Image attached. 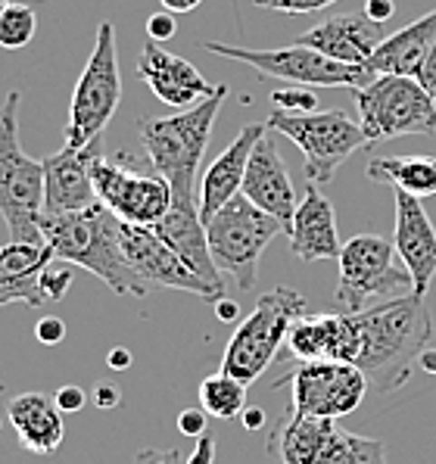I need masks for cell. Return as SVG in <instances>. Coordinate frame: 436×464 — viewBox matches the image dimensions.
<instances>
[{"mask_svg": "<svg viewBox=\"0 0 436 464\" xmlns=\"http://www.w3.org/2000/svg\"><path fill=\"white\" fill-rule=\"evenodd\" d=\"M362 334V353L355 365L368 377V390H399L418 368L421 355L431 349L433 318L424 296H396L374 309L355 312Z\"/></svg>", "mask_w": 436, "mask_h": 464, "instance_id": "cell-1", "label": "cell"}, {"mask_svg": "<svg viewBox=\"0 0 436 464\" xmlns=\"http://www.w3.org/2000/svg\"><path fill=\"white\" fill-rule=\"evenodd\" d=\"M41 234L56 259L91 271L116 296L144 299L150 294V284L128 266L121 253V218L112 216L103 203L66 216H44Z\"/></svg>", "mask_w": 436, "mask_h": 464, "instance_id": "cell-2", "label": "cell"}, {"mask_svg": "<svg viewBox=\"0 0 436 464\" xmlns=\"http://www.w3.org/2000/svg\"><path fill=\"white\" fill-rule=\"evenodd\" d=\"M228 84H216V94L199 100L190 110L169 119L140 116L138 134L147 147L150 166L171 184V199H197V171L212 138L221 103L228 100Z\"/></svg>", "mask_w": 436, "mask_h": 464, "instance_id": "cell-3", "label": "cell"}, {"mask_svg": "<svg viewBox=\"0 0 436 464\" xmlns=\"http://www.w3.org/2000/svg\"><path fill=\"white\" fill-rule=\"evenodd\" d=\"M0 218L16 244H44V162L19 144V91L0 106Z\"/></svg>", "mask_w": 436, "mask_h": 464, "instance_id": "cell-4", "label": "cell"}, {"mask_svg": "<svg viewBox=\"0 0 436 464\" xmlns=\"http://www.w3.org/2000/svg\"><path fill=\"white\" fill-rule=\"evenodd\" d=\"M277 234H287L275 216L249 203L247 197L237 194L231 203L206 221V237H209L212 259L221 275H228L237 284L240 294H249L259 281V259L266 246Z\"/></svg>", "mask_w": 436, "mask_h": 464, "instance_id": "cell-5", "label": "cell"}, {"mask_svg": "<svg viewBox=\"0 0 436 464\" xmlns=\"http://www.w3.org/2000/svg\"><path fill=\"white\" fill-rule=\"evenodd\" d=\"M305 296L290 287H275L259 296L256 309L240 321V327L231 334L228 349L221 355V371L234 374L249 387L266 374V368L275 362L277 349L287 346V334L293 321L303 318Z\"/></svg>", "mask_w": 436, "mask_h": 464, "instance_id": "cell-6", "label": "cell"}, {"mask_svg": "<svg viewBox=\"0 0 436 464\" xmlns=\"http://www.w3.org/2000/svg\"><path fill=\"white\" fill-rule=\"evenodd\" d=\"M121 100V75H119V47H116V25L100 23L97 44L91 50L88 63L82 69L73 103H69V122L63 131L66 147L82 150L91 140L103 138L110 119L116 116Z\"/></svg>", "mask_w": 436, "mask_h": 464, "instance_id": "cell-7", "label": "cell"}, {"mask_svg": "<svg viewBox=\"0 0 436 464\" xmlns=\"http://www.w3.org/2000/svg\"><path fill=\"white\" fill-rule=\"evenodd\" d=\"M340 281L334 303L343 312L355 315L364 312L371 299H396L412 294V275L399 266L396 244L381 234H355L343 244L340 256Z\"/></svg>", "mask_w": 436, "mask_h": 464, "instance_id": "cell-8", "label": "cell"}, {"mask_svg": "<svg viewBox=\"0 0 436 464\" xmlns=\"http://www.w3.org/2000/svg\"><path fill=\"white\" fill-rule=\"evenodd\" d=\"M355 110L368 144L436 131V97L409 75H377L355 91Z\"/></svg>", "mask_w": 436, "mask_h": 464, "instance_id": "cell-9", "label": "cell"}, {"mask_svg": "<svg viewBox=\"0 0 436 464\" xmlns=\"http://www.w3.org/2000/svg\"><path fill=\"white\" fill-rule=\"evenodd\" d=\"M271 131H281L305 156V178L312 184H327L343 162L353 153L371 147L362 125L349 119L343 110H315V112H281L271 110L266 119Z\"/></svg>", "mask_w": 436, "mask_h": 464, "instance_id": "cell-10", "label": "cell"}, {"mask_svg": "<svg viewBox=\"0 0 436 464\" xmlns=\"http://www.w3.org/2000/svg\"><path fill=\"white\" fill-rule=\"evenodd\" d=\"M206 50L225 60L247 63L249 69H256L266 78H277L287 84H305V88H353L359 91L364 84H371L377 72H371L368 66H355V63H340L325 56L315 47L305 44H290V47H275V50H249V47H234L221 44V41H206Z\"/></svg>", "mask_w": 436, "mask_h": 464, "instance_id": "cell-11", "label": "cell"}, {"mask_svg": "<svg viewBox=\"0 0 436 464\" xmlns=\"http://www.w3.org/2000/svg\"><path fill=\"white\" fill-rule=\"evenodd\" d=\"M134 166V156L106 160L100 153L91 169L97 199L128 225H156L171 209V184L153 166L150 171H138Z\"/></svg>", "mask_w": 436, "mask_h": 464, "instance_id": "cell-12", "label": "cell"}, {"mask_svg": "<svg viewBox=\"0 0 436 464\" xmlns=\"http://www.w3.org/2000/svg\"><path fill=\"white\" fill-rule=\"evenodd\" d=\"M290 383V411L312 418H346L368 396V377L353 362H299L275 387Z\"/></svg>", "mask_w": 436, "mask_h": 464, "instance_id": "cell-13", "label": "cell"}, {"mask_svg": "<svg viewBox=\"0 0 436 464\" xmlns=\"http://www.w3.org/2000/svg\"><path fill=\"white\" fill-rule=\"evenodd\" d=\"M121 253H125L128 266L138 271L150 287L184 290V294H194L212 305L225 296V290L203 281L150 225H128V221H121Z\"/></svg>", "mask_w": 436, "mask_h": 464, "instance_id": "cell-14", "label": "cell"}, {"mask_svg": "<svg viewBox=\"0 0 436 464\" xmlns=\"http://www.w3.org/2000/svg\"><path fill=\"white\" fill-rule=\"evenodd\" d=\"M103 153V138L88 147H63L60 153L44 160V216H66V212L88 209L100 203L94 190V160Z\"/></svg>", "mask_w": 436, "mask_h": 464, "instance_id": "cell-15", "label": "cell"}, {"mask_svg": "<svg viewBox=\"0 0 436 464\" xmlns=\"http://www.w3.org/2000/svg\"><path fill=\"white\" fill-rule=\"evenodd\" d=\"M134 69H138L140 82H144L162 103L171 106V110H190L199 100L216 94V84L206 82L194 63H188L184 56L169 53L160 41L147 38Z\"/></svg>", "mask_w": 436, "mask_h": 464, "instance_id": "cell-16", "label": "cell"}, {"mask_svg": "<svg viewBox=\"0 0 436 464\" xmlns=\"http://www.w3.org/2000/svg\"><path fill=\"white\" fill-rule=\"evenodd\" d=\"M392 244L412 275V294L427 296L436 277V227L424 212L421 197L396 190V234Z\"/></svg>", "mask_w": 436, "mask_h": 464, "instance_id": "cell-17", "label": "cell"}, {"mask_svg": "<svg viewBox=\"0 0 436 464\" xmlns=\"http://www.w3.org/2000/svg\"><path fill=\"white\" fill-rule=\"evenodd\" d=\"M287 353L296 362H353L355 365L362 353L359 321L349 312L296 318L287 334Z\"/></svg>", "mask_w": 436, "mask_h": 464, "instance_id": "cell-18", "label": "cell"}, {"mask_svg": "<svg viewBox=\"0 0 436 464\" xmlns=\"http://www.w3.org/2000/svg\"><path fill=\"white\" fill-rule=\"evenodd\" d=\"M240 194L247 197L249 203L259 206V209H266L268 216H275L290 231V221L296 216L299 199H296V188H293V181H290L287 162H284L281 150L275 147V140H271L268 134L253 147Z\"/></svg>", "mask_w": 436, "mask_h": 464, "instance_id": "cell-19", "label": "cell"}, {"mask_svg": "<svg viewBox=\"0 0 436 464\" xmlns=\"http://www.w3.org/2000/svg\"><path fill=\"white\" fill-rule=\"evenodd\" d=\"M387 23H377L368 13H337V16L321 19L318 25H312L296 44L315 47L331 60L340 63H355V66H364L371 60L377 47L387 38Z\"/></svg>", "mask_w": 436, "mask_h": 464, "instance_id": "cell-20", "label": "cell"}, {"mask_svg": "<svg viewBox=\"0 0 436 464\" xmlns=\"http://www.w3.org/2000/svg\"><path fill=\"white\" fill-rule=\"evenodd\" d=\"M268 125L266 122H253L243 125L240 134L231 140L221 153L216 156L209 169L203 175V184H199V218L209 221L225 203H231L234 197L243 190V178H247V166L249 156H253V147L266 138Z\"/></svg>", "mask_w": 436, "mask_h": 464, "instance_id": "cell-21", "label": "cell"}, {"mask_svg": "<svg viewBox=\"0 0 436 464\" xmlns=\"http://www.w3.org/2000/svg\"><path fill=\"white\" fill-rule=\"evenodd\" d=\"M150 227H153L203 281L225 290V275H221L216 259H212L209 237H206V221L199 218V199H171V209L166 212V218Z\"/></svg>", "mask_w": 436, "mask_h": 464, "instance_id": "cell-22", "label": "cell"}, {"mask_svg": "<svg viewBox=\"0 0 436 464\" xmlns=\"http://www.w3.org/2000/svg\"><path fill=\"white\" fill-rule=\"evenodd\" d=\"M290 253L303 262H325L340 256V231L334 203L318 190V184L309 181L303 190V199L296 206V216L290 221Z\"/></svg>", "mask_w": 436, "mask_h": 464, "instance_id": "cell-23", "label": "cell"}, {"mask_svg": "<svg viewBox=\"0 0 436 464\" xmlns=\"http://www.w3.org/2000/svg\"><path fill=\"white\" fill-rule=\"evenodd\" d=\"M53 249L47 244H16L0 246V305L47 303L41 294V271L53 262Z\"/></svg>", "mask_w": 436, "mask_h": 464, "instance_id": "cell-24", "label": "cell"}, {"mask_svg": "<svg viewBox=\"0 0 436 464\" xmlns=\"http://www.w3.org/2000/svg\"><path fill=\"white\" fill-rule=\"evenodd\" d=\"M6 418H10L13 430H16L23 449L32 455H53L66 437V424H63V411L47 392H19L6 405Z\"/></svg>", "mask_w": 436, "mask_h": 464, "instance_id": "cell-25", "label": "cell"}, {"mask_svg": "<svg viewBox=\"0 0 436 464\" xmlns=\"http://www.w3.org/2000/svg\"><path fill=\"white\" fill-rule=\"evenodd\" d=\"M436 44V10L427 16L414 19L412 25L399 28L396 34H387L383 44L371 53L364 66L377 75H409L418 78L421 66H424L427 53Z\"/></svg>", "mask_w": 436, "mask_h": 464, "instance_id": "cell-26", "label": "cell"}, {"mask_svg": "<svg viewBox=\"0 0 436 464\" xmlns=\"http://www.w3.org/2000/svg\"><path fill=\"white\" fill-rule=\"evenodd\" d=\"M337 420L334 418H312V415H296L290 411V418L281 424V430L271 437V446L281 452L284 464H315L318 455L325 452V446L337 433Z\"/></svg>", "mask_w": 436, "mask_h": 464, "instance_id": "cell-27", "label": "cell"}, {"mask_svg": "<svg viewBox=\"0 0 436 464\" xmlns=\"http://www.w3.org/2000/svg\"><path fill=\"white\" fill-rule=\"evenodd\" d=\"M368 178L381 184H392L396 190L414 197H433L436 194V156H374L368 162Z\"/></svg>", "mask_w": 436, "mask_h": 464, "instance_id": "cell-28", "label": "cell"}, {"mask_svg": "<svg viewBox=\"0 0 436 464\" xmlns=\"http://www.w3.org/2000/svg\"><path fill=\"white\" fill-rule=\"evenodd\" d=\"M247 383L237 381L228 371H218V374H209L199 381V409L212 418L221 420H234L247 411Z\"/></svg>", "mask_w": 436, "mask_h": 464, "instance_id": "cell-29", "label": "cell"}, {"mask_svg": "<svg viewBox=\"0 0 436 464\" xmlns=\"http://www.w3.org/2000/svg\"><path fill=\"white\" fill-rule=\"evenodd\" d=\"M315 464H387V446L381 440L359 437L337 427Z\"/></svg>", "mask_w": 436, "mask_h": 464, "instance_id": "cell-30", "label": "cell"}, {"mask_svg": "<svg viewBox=\"0 0 436 464\" xmlns=\"http://www.w3.org/2000/svg\"><path fill=\"white\" fill-rule=\"evenodd\" d=\"M38 32V16L28 4H10L0 13V47L4 50H23L32 44Z\"/></svg>", "mask_w": 436, "mask_h": 464, "instance_id": "cell-31", "label": "cell"}, {"mask_svg": "<svg viewBox=\"0 0 436 464\" xmlns=\"http://www.w3.org/2000/svg\"><path fill=\"white\" fill-rule=\"evenodd\" d=\"M271 110H281V112H315L318 110V94H315V88L293 84V88H284V91H275V94H271Z\"/></svg>", "mask_w": 436, "mask_h": 464, "instance_id": "cell-32", "label": "cell"}, {"mask_svg": "<svg viewBox=\"0 0 436 464\" xmlns=\"http://www.w3.org/2000/svg\"><path fill=\"white\" fill-rule=\"evenodd\" d=\"M69 266H73V262L53 259L41 271V294H44V299H53V303L66 299L69 287H73V268Z\"/></svg>", "mask_w": 436, "mask_h": 464, "instance_id": "cell-33", "label": "cell"}, {"mask_svg": "<svg viewBox=\"0 0 436 464\" xmlns=\"http://www.w3.org/2000/svg\"><path fill=\"white\" fill-rule=\"evenodd\" d=\"M262 10H275L284 13V16H309V13H318L325 6L337 4V0H253Z\"/></svg>", "mask_w": 436, "mask_h": 464, "instance_id": "cell-34", "label": "cell"}, {"mask_svg": "<svg viewBox=\"0 0 436 464\" xmlns=\"http://www.w3.org/2000/svg\"><path fill=\"white\" fill-rule=\"evenodd\" d=\"M175 32H178L175 13L162 10V13H153V16L147 19V38L150 41H160V44H166V41L175 38Z\"/></svg>", "mask_w": 436, "mask_h": 464, "instance_id": "cell-35", "label": "cell"}, {"mask_svg": "<svg viewBox=\"0 0 436 464\" xmlns=\"http://www.w3.org/2000/svg\"><path fill=\"white\" fill-rule=\"evenodd\" d=\"M53 402H56V409L63 411V415H75V411H82L84 409V402H88V392H84L82 387H60L53 392Z\"/></svg>", "mask_w": 436, "mask_h": 464, "instance_id": "cell-36", "label": "cell"}, {"mask_svg": "<svg viewBox=\"0 0 436 464\" xmlns=\"http://www.w3.org/2000/svg\"><path fill=\"white\" fill-rule=\"evenodd\" d=\"M34 337H38V343H44V346H60L66 340V321L53 315L41 318L38 327H34Z\"/></svg>", "mask_w": 436, "mask_h": 464, "instance_id": "cell-37", "label": "cell"}, {"mask_svg": "<svg viewBox=\"0 0 436 464\" xmlns=\"http://www.w3.org/2000/svg\"><path fill=\"white\" fill-rule=\"evenodd\" d=\"M206 411L203 409H184L181 418H178V430L181 437H190V440H199L206 433Z\"/></svg>", "mask_w": 436, "mask_h": 464, "instance_id": "cell-38", "label": "cell"}, {"mask_svg": "<svg viewBox=\"0 0 436 464\" xmlns=\"http://www.w3.org/2000/svg\"><path fill=\"white\" fill-rule=\"evenodd\" d=\"M134 464H184V459L178 449H144L138 452Z\"/></svg>", "mask_w": 436, "mask_h": 464, "instance_id": "cell-39", "label": "cell"}, {"mask_svg": "<svg viewBox=\"0 0 436 464\" xmlns=\"http://www.w3.org/2000/svg\"><path fill=\"white\" fill-rule=\"evenodd\" d=\"M212 461H216V440H212L209 433H203L197 442V449L190 452V459L184 464H212Z\"/></svg>", "mask_w": 436, "mask_h": 464, "instance_id": "cell-40", "label": "cell"}, {"mask_svg": "<svg viewBox=\"0 0 436 464\" xmlns=\"http://www.w3.org/2000/svg\"><path fill=\"white\" fill-rule=\"evenodd\" d=\"M121 402V392L116 387H110V383H97L94 387V405L97 409H116Z\"/></svg>", "mask_w": 436, "mask_h": 464, "instance_id": "cell-41", "label": "cell"}, {"mask_svg": "<svg viewBox=\"0 0 436 464\" xmlns=\"http://www.w3.org/2000/svg\"><path fill=\"white\" fill-rule=\"evenodd\" d=\"M418 82L427 88V94H433L436 97V44L433 50L427 53V60H424V66H421V72H418Z\"/></svg>", "mask_w": 436, "mask_h": 464, "instance_id": "cell-42", "label": "cell"}, {"mask_svg": "<svg viewBox=\"0 0 436 464\" xmlns=\"http://www.w3.org/2000/svg\"><path fill=\"white\" fill-rule=\"evenodd\" d=\"M364 13L371 19H377V23H387V19H392V13H396V4L392 0H364Z\"/></svg>", "mask_w": 436, "mask_h": 464, "instance_id": "cell-43", "label": "cell"}, {"mask_svg": "<svg viewBox=\"0 0 436 464\" xmlns=\"http://www.w3.org/2000/svg\"><path fill=\"white\" fill-rule=\"evenodd\" d=\"M216 318L221 321V324H231V321H237V318H240V305L234 303V299L221 296L218 303H216Z\"/></svg>", "mask_w": 436, "mask_h": 464, "instance_id": "cell-44", "label": "cell"}, {"mask_svg": "<svg viewBox=\"0 0 436 464\" xmlns=\"http://www.w3.org/2000/svg\"><path fill=\"white\" fill-rule=\"evenodd\" d=\"M240 420L247 430H262V427H266V411L256 409V405H247V411L240 415Z\"/></svg>", "mask_w": 436, "mask_h": 464, "instance_id": "cell-45", "label": "cell"}, {"mask_svg": "<svg viewBox=\"0 0 436 464\" xmlns=\"http://www.w3.org/2000/svg\"><path fill=\"white\" fill-rule=\"evenodd\" d=\"M131 353H128V349H112L110 355H106V365H110L112 371H125V368H131Z\"/></svg>", "mask_w": 436, "mask_h": 464, "instance_id": "cell-46", "label": "cell"}, {"mask_svg": "<svg viewBox=\"0 0 436 464\" xmlns=\"http://www.w3.org/2000/svg\"><path fill=\"white\" fill-rule=\"evenodd\" d=\"M162 4V10H169V13H175V16H181V13H190V10H197L203 0H160Z\"/></svg>", "mask_w": 436, "mask_h": 464, "instance_id": "cell-47", "label": "cell"}, {"mask_svg": "<svg viewBox=\"0 0 436 464\" xmlns=\"http://www.w3.org/2000/svg\"><path fill=\"white\" fill-rule=\"evenodd\" d=\"M418 368H421V371H427V374H433V377H436V349H427V353L421 355Z\"/></svg>", "mask_w": 436, "mask_h": 464, "instance_id": "cell-48", "label": "cell"}, {"mask_svg": "<svg viewBox=\"0 0 436 464\" xmlns=\"http://www.w3.org/2000/svg\"><path fill=\"white\" fill-rule=\"evenodd\" d=\"M6 6H10V0H0V13H4V10H6Z\"/></svg>", "mask_w": 436, "mask_h": 464, "instance_id": "cell-49", "label": "cell"}]
</instances>
